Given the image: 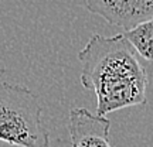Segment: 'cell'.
<instances>
[{"label":"cell","mask_w":153,"mask_h":147,"mask_svg":"<svg viewBox=\"0 0 153 147\" xmlns=\"http://www.w3.org/2000/svg\"><path fill=\"white\" fill-rule=\"evenodd\" d=\"M78 60L81 85L97 96V114L146 105L148 72L123 34H92Z\"/></svg>","instance_id":"1"},{"label":"cell","mask_w":153,"mask_h":147,"mask_svg":"<svg viewBox=\"0 0 153 147\" xmlns=\"http://www.w3.org/2000/svg\"><path fill=\"white\" fill-rule=\"evenodd\" d=\"M0 142L14 147H48L43 106L27 86L0 82Z\"/></svg>","instance_id":"2"},{"label":"cell","mask_w":153,"mask_h":147,"mask_svg":"<svg viewBox=\"0 0 153 147\" xmlns=\"http://www.w3.org/2000/svg\"><path fill=\"white\" fill-rule=\"evenodd\" d=\"M89 13L128 31L153 16V0H85Z\"/></svg>","instance_id":"3"},{"label":"cell","mask_w":153,"mask_h":147,"mask_svg":"<svg viewBox=\"0 0 153 147\" xmlns=\"http://www.w3.org/2000/svg\"><path fill=\"white\" fill-rule=\"evenodd\" d=\"M71 147H111V120L85 108H72L68 114Z\"/></svg>","instance_id":"4"},{"label":"cell","mask_w":153,"mask_h":147,"mask_svg":"<svg viewBox=\"0 0 153 147\" xmlns=\"http://www.w3.org/2000/svg\"><path fill=\"white\" fill-rule=\"evenodd\" d=\"M123 35L139 57L153 62V16L136 27L123 31Z\"/></svg>","instance_id":"5"}]
</instances>
